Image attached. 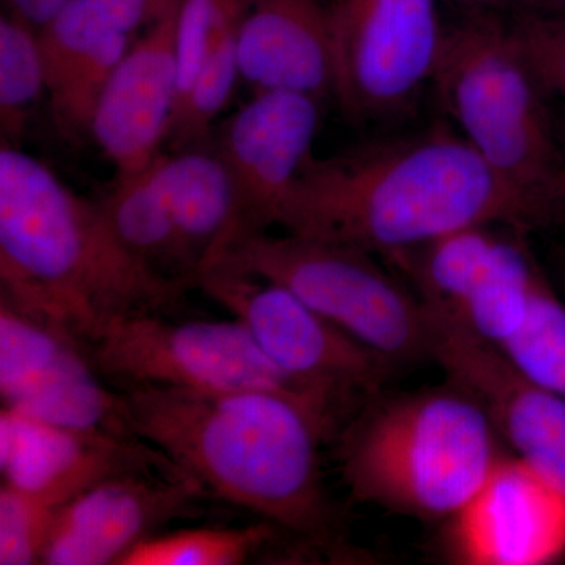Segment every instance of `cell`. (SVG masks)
<instances>
[{
    "mask_svg": "<svg viewBox=\"0 0 565 565\" xmlns=\"http://www.w3.org/2000/svg\"><path fill=\"white\" fill-rule=\"evenodd\" d=\"M121 390L137 438L204 492L262 516L308 548L344 550L340 512L323 484L319 446L337 429L307 405L270 392Z\"/></svg>",
    "mask_w": 565,
    "mask_h": 565,
    "instance_id": "obj_1",
    "label": "cell"
},
{
    "mask_svg": "<svg viewBox=\"0 0 565 565\" xmlns=\"http://www.w3.org/2000/svg\"><path fill=\"white\" fill-rule=\"evenodd\" d=\"M486 225L523 233L546 226L460 134L437 129L333 158L311 156L278 226L388 256Z\"/></svg>",
    "mask_w": 565,
    "mask_h": 565,
    "instance_id": "obj_2",
    "label": "cell"
},
{
    "mask_svg": "<svg viewBox=\"0 0 565 565\" xmlns=\"http://www.w3.org/2000/svg\"><path fill=\"white\" fill-rule=\"evenodd\" d=\"M189 286L156 273L115 233L102 202L51 167L0 148V300L87 345L115 318L170 315Z\"/></svg>",
    "mask_w": 565,
    "mask_h": 565,
    "instance_id": "obj_3",
    "label": "cell"
},
{
    "mask_svg": "<svg viewBox=\"0 0 565 565\" xmlns=\"http://www.w3.org/2000/svg\"><path fill=\"white\" fill-rule=\"evenodd\" d=\"M337 440L353 500L429 522L452 519L505 456L486 408L449 381L371 397Z\"/></svg>",
    "mask_w": 565,
    "mask_h": 565,
    "instance_id": "obj_4",
    "label": "cell"
},
{
    "mask_svg": "<svg viewBox=\"0 0 565 565\" xmlns=\"http://www.w3.org/2000/svg\"><path fill=\"white\" fill-rule=\"evenodd\" d=\"M434 85L460 136L546 226L565 217V147L544 88L490 11L445 33Z\"/></svg>",
    "mask_w": 565,
    "mask_h": 565,
    "instance_id": "obj_5",
    "label": "cell"
},
{
    "mask_svg": "<svg viewBox=\"0 0 565 565\" xmlns=\"http://www.w3.org/2000/svg\"><path fill=\"white\" fill-rule=\"evenodd\" d=\"M373 256L321 237L264 232L232 241L204 270L223 267L277 282L396 370L429 359L423 303Z\"/></svg>",
    "mask_w": 565,
    "mask_h": 565,
    "instance_id": "obj_6",
    "label": "cell"
},
{
    "mask_svg": "<svg viewBox=\"0 0 565 565\" xmlns=\"http://www.w3.org/2000/svg\"><path fill=\"white\" fill-rule=\"evenodd\" d=\"M98 373L117 388L177 386L202 392H270L307 405L334 429L352 412L282 373L243 322L173 321L166 313L115 318L87 344Z\"/></svg>",
    "mask_w": 565,
    "mask_h": 565,
    "instance_id": "obj_7",
    "label": "cell"
},
{
    "mask_svg": "<svg viewBox=\"0 0 565 565\" xmlns=\"http://www.w3.org/2000/svg\"><path fill=\"white\" fill-rule=\"evenodd\" d=\"M191 289H199L243 322L282 373L329 394L352 415L384 393L397 371L277 282L214 267L195 275Z\"/></svg>",
    "mask_w": 565,
    "mask_h": 565,
    "instance_id": "obj_8",
    "label": "cell"
},
{
    "mask_svg": "<svg viewBox=\"0 0 565 565\" xmlns=\"http://www.w3.org/2000/svg\"><path fill=\"white\" fill-rule=\"evenodd\" d=\"M471 226L385 256L430 313L500 349L526 321L542 270L523 232Z\"/></svg>",
    "mask_w": 565,
    "mask_h": 565,
    "instance_id": "obj_9",
    "label": "cell"
},
{
    "mask_svg": "<svg viewBox=\"0 0 565 565\" xmlns=\"http://www.w3.org/2000/svg\"><path fill=\"white\" fill-rule=\"evenodd\" d=\"M333 95L364 120L397 114L433 82L446 29L437 0H334Z\"/></svg>",
    "mask_w": 565,
    "mask_h": 565,
    "instance_id": "obj_10",
    "label": "cell"
},
{
    "mask_svg": "<svg viewBox=\"0 0 565 565\" xmlns=\"http://www.w3.org/2000/svg\"><path fill=\"white\" fill-rule=\"evenodd\" d=\"M3 407L71 429L140 440L125 394L96 370L73 334L0 300Z\"/></svg>",
    "mask_w": 565,
    "mask_h": 565,
    "instance_id": "obj_11",
    "label": "cell"
},
{
    "mask_svg": "<svg viewBox=\"0 0 565 565\" xmlns=\"http://www.w3.org/2000/svg\"><path fill=\"white\" fill-rule=\"evenodd\" d=\"M319 102L303 93L256 92L218 129L214 150L232 181L234 218L217 255L237 237L280 225L282 210L313 156Z\"/></svg>",
    "mask_w": 565,
    "mask_h": 565,
    "instance_id": "obj_12",
    "label": "cell"
},
{
    "mask_svg": "<svg viewBox=\"0 0 565 565\" xmlns=\"http://www.w3.org/2000/svg\"><path fill=\"white\" fill-rule=\"evenodd\" d=\"M427 315L429 359L486 408L516 459L565 497V399L525 377L493 345Z\"/></svg>",
    "mask_w": 565,
    "mask_h": 565,
    "instance_id": "obj_13",
    "label": "cell"
},
{
    "mask_svg": "<svg viewBox=\"0 0 565 565\" xmlns=\"http://www.w3.org/2000/svg\"><path fill=\"white\" fill-rule=\"evenodd\" d=\"M178 0H159L93 111L90 137L117 178L147 169L166 148L178 103Z\"/></svg>",
    "mask_w": 565,
    "mask_h": 565,
    "instance_id": "obj_14",
    "label": "cell"
},
{
    "mask_svg": "<svg viewBox=\"0 0 565 565\" xmlns=\"http://www.w3.org/2000/svg\"><path fill=\"white\" fill-rule=\"evenodd\" d=\"M0 471L6 484L57 508L118 476L189 478L147 441L71 429L9 407L0 412Z\"/></svg>",
    "mask_w": 565,
    "mask_h": 565,
    "instance_id": "obj_15",
    "label": "cell"
},
{
    "mask_svg": "<svg viewBox=\"0 0 565 565\" xmlns=\"http://www.w3.org/2000/svg\"><path fill=\"white\" fill-rule=\"evenodd\" d=\"M210 494L191 478L126 475L90 487L55 515L41 563L118 565L159 527L200 514Z\"/></svg>",
    "mask_w": 565,
    "mask_h": 565,
    "instance_id": "obj_16",
    "label": "cell"
},
{
    "mask_svg": "<svg viewBox=\"0 0 565 565\" xmlns=\"http://www.w3.org/2000/svg\"><path fill=\"white\" fill-rule=\"evenodd\" d=\"M452 559L468 565H542L565 556V497L514 455L448 520Z\"/></svg>",
    "mask_w": 565,
    "mask_h": 565,
    "instance_id": "obj_17",
    "label": "cell"
},
{
    "mask_svg": "<svg viewBox=\"0 0 565 565\" xmlns=\"http://www.w3.org/2000/svg\"><path fill=\"white\" fill-rule=\"evenodd\" d=\"M241 79L256 92L333 93L332 10L322 0H245Z\"/></svg>",
    "mask_w": 565,
    "mask_h": 565,
    "instance_id": "obj_18",
    "label": "cell"
},
{
    "mask_svg": "<svg viewBox=\"0 0 565 565\" xmlns=\"http://www.w3.org/2000/svg\"><path fill=\"white\" fill-rule=\"evenodd\" d=\"M158 172L192 280L217 255L232 230V181L217 151L204 145L162 151Z\"/></svg>",
    "mask_w": 565,
    "mask_h": 565,
    "instance_id": "obj_19",
    "label": "cell"
},
{
    "mask_svg": "<svg viewBox=\"0 0 565 565\" xmlns=\"http://www.w3.org/2000/svg\"><path fill=\"white\" fill-rule=\"evenodd\" d=\"M158 158L139 173L117 178L102 204L115 233L137 258L189 286L191 269L159 178Z\"/></svg>",
    "mask_w": 565,
    "mask_h": 565,
    "instance_id": "obj_20",
    "label": "cell"
},
{
    "mask_svg": "<svg viewBox=\"0 0 565 565\" xmlns=\"http://www.w3.org/2000/svg\"><path fill=\"white\" fill-rule=\"evenodd\" d=\"M159 0H71L39 32L47 90L74 66L136 40Z\"/></svg>",
    "mask_w": 565,
    "mask_h": 565,
    "instance_id": "obj_21",
    "label": "cell"
},
{
    "mask_svg": "<svg viewBox=\"0 0 565 565\" xmlns=\"http://www.w3.org/2000/svg\"><path fill=\"white\" fill-rule=\"evenodd\" d=\"M47 96L39 31L7 13L0 18V132L20 147L36 104Z\"/></svg>",
    "mask_w": 565,
    "mask_h": 565,
    "instance_id": "obj_22",
    "label": "cell"
},
{
    "mask_svg": "<svg viewBox=\"0 0 565 565\" xmlns=\"http://www.w3.org/2000/svg\"><path fill=\"white\" fill-rule=\"evenodd\" d=\"M277 526L192 527L152 534L132 546L118 565H237L273 542Z\"/></svg>",
    "mask_w": 565,
    "mask_h": 565,
    "instance_id": "obj_23",
    "label": "cell"
},
{
    "mask_svg": "<svg viewBox=\"0 0 565 565\" xmlns=\"http://www.w3.org/2000/svg\"><path fill=\"white\" fill-rule=\"evenodd\" d=\"M498 351L535 385L565 399V303L545 275L522 329Z\"/></svg>",
    "mask_w": 565,
    "mask_h": 565,
    "instance_id": "obj_24",
    "label": "cell"
},
{
    "mask_svg": "<svg viewBox=\"0 0 565 565\" xmlns=\"http://www.w3.org/2000/svg\"><path fill=\"white\" fill-rule=\"evenodd\" d=\"M245 0H178V107L214 41L239 24ZM177 114V111H174Z\"/></svg>",
    "mask_w": 565,
    "mask_h": 565,
    "instance_id": "obj_25",
    "label": "cell"
},
{
    "mask_svg": "<svg viewBox=\"0 0 565 565\" xmlns=\"http://www.w3.org/2000/svg\"><path fill=\"white\" fill-rule=\"evenodd\" d=\"M57 505L2 482L0 487V564H40Z\"/></svg>",
    "mask_w": 565,
    "mask_h": 565,
    "instance_id": "obj_26",
    "label": "cell"
},
{
    "mask_svg": "<svg viewBox=\"0 0 565 565\" xmlns=\"http://www.w3.org/2000/svg\"><path fill=\"white\" fill-rule=\"evenodd\" d=\"M509 32L544 92L565 99V14L519 10Z\"/></svg>",
    "mask_w": 565,
    "mask_h": 565,
    "instance_id": "obj_27",
    "label": "cell"
},
{
    "mask_svg": "<svg viewBox=\"0 0 565 565\" xmlns=\"http://www.w3.org/2000/svg\"><path fill=\"white\" fill-rule=\"evenodd\" d=\"M71 0H7L9 13L41 31Z\"/></svg>",
    "mask_w": 565,
    "mask_h": 565,
    "instance_id": "obj_28",
    "label": "cell"
},
{
    "mask_svg": "<svg viewBox=\"0 0 565 565\" xmlns=\"http://www.w3.org/2000/svg\"><path fill=\"white\" fill-rule=\"evenodd\" d=\"M459 2L470 3L479 9H504V7H516L519 10H533L537 0H459Z\"/></svg>",
    "mask_w": 565,
    "mask_h": 565,
    "instance_id": "obj_29",
    "label": "cell"
},
{
    "mask_svg": "<svg viewBox=\"0 0 565 565\" xmlns=\"http://www.w3.org/2000/svg\"><path fill=\"white\" fill-rule=\"evenodd\" d=\"M533 10L548 11V13L565 14V0H537Z\"/></svg>",
    "mask_w": 565,
    "mask_h": 565,
    "instance_id": "obj_30",
    "label": "cell"
},
{
    "mask_svg": "<svg viewBox=\"0 0 565 565\" xmlns=\"http://www.w3.org/2000/svg\"><path fill=\"white\" fill-rule=\"evenodd\" d=\"M564 147H565V141H564Z\"/></svg>",
    "mask_w": 565,
    "mask_h": 565,
    "instance_id": "obj_31",
    "label": "cell"
}]
</instances>
